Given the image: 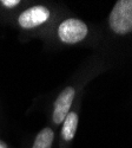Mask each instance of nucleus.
Masks as SVG:
<instances>
[{
    "label": "nucleus",
    "instance_id": "obj_5",
    "mask_svg": "<svg viewBox=\"0 0 132 148\" xmlns=\"http://www.w3.org/2000/svg\"><path fill=\"white\" fill-rule=\"evenodd\" d=\"M78 127V115L74 112H70L64 120V125L62 128V135L64 140L70 141L74 138V134Z\"/></svg>",
    "mask_w": 132,
    "mask_h": 148
},
{
    "label": "nucleus",
    "instance_id": "obj_2",
    "mask_svg": "<svg viewBox=\"0 0 132 148\" xmlns=\"http://www.w3.org/2000/svg\"><path fill=\"white\" fill-rule=\"evenodd\" d=\"M87 32L89 29L86 24L76 18L64 20L58 27L59 38L66 44H76L81 42L87 36Z\"/></svg>",
    "mask_w": 132,
    "mask_h": 148
},
{
    "label": "nucleus",
    "instance_id": "obj_6",
    "mask_svg": "<svg viewBox=\"0 0 132 148\" xmlns=\"http://www.w3.org/2000/svg\"><path fill=\"white\" fill-rule=\"evenodd\" d=\"M54 139V133L51 128L46 127L40 130L34 140L32 148H51Z\"/></svg>",
    "mask_w": 132,
    "mask_h": 148
},
{
    "label": "nucleus",
    "instance_id": "obj_8",
    "mask_svg": "<svg viewBox=\"0 0 132 148\" xmlns=\"http://www.w3.org/2000/svg\"><path fill=\"white\" fill-rule=\"evenodd\" d=\"M0 148H8V147H7V145H6L3 140H0Z\"/></svg>",
    "mask_w": 132,
    "mask_h": 148
},
{
    "label": "nucleus",
    "instance_id": "obj_7",
    "mask_svg": "<svg viewBox=\"0 0 132 148\" xmlns=\"http://www.w3.org/2000/svg\"><path fill=\"white\" fill-rule=\"evenodd\" d=\"M0 4H3L6 7H14L18 4H20V1H19V0H1Z\"/></svg>",
    "mask_w": 132,
    "mask_h": 148
},
{
    "label": "nucleus",
    "instance_id": "obj_1",
    "mask_svg": "<svg viewBox=\"0 0 132 148\" xmlns=\"http://www.w3.org/2000/svg\"><path fill=\"white\" fill-rule=\"evenodd\" d=\"M110 26L118 34L132 31V0H119L110 14Z\"/></svg>",
    "mask_w": 132,
    "mask_h": 148
},
{
    "label": "nucleus",
    "instance_id": "obj_3",
    "mask_svg": "<svg viewBox=\"0 0 132 148\" xmlns=\"http://www.w3.org/2000/svg\"><path fill=\"white\" fill-rule=\"evenodd\" d=\"M50 18V11L45 6H32L20 13L18 23L22 29H33L37 27Z\"/></svg>",
    "mask_w": 132,
    "mask_h": 148
},
{
    "label": "nucleus",
    "instance_id": "obj_4",
    "mask_svg": "<svg viewBox=\"0 0 132 148\" xmlns=\"http://www.w3.org/2000/svg\"><path fill=\"white\" fill-rule=\"evenodd\" d=\"M76 90L72 87L65 88L58 98L54 102V109H53V122L59 125V123L64 122L65 117L67 116L70 108L72 106V102L74 100Z\"/></svg>",
    "mask_w": 132,
    "mask_h": 148
}]
</instances>
